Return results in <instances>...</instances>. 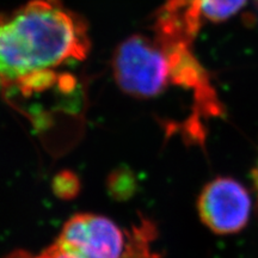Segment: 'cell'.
Returning <instances> with one entry per match:
<instances>
[{
	"instance_id": "277c9868",
	"label": "cell",
	"mask_w": 258,
	"mask_h": 258,
	"mask_svg": "<svg viewBox=\"0 0 258 258\" xmlns=\"http://www.w3.org/2000/svg\"><path fill=\"white\" fill-rule=\"evenodd\" d=\"M201 221L221 235L239 233L246 227L252 211L247 189L232 177H218L202 189L198 201Z\"/></svg>"
},
{
	"instance_id": "6da1fadb",
	"label": "cell",
	"mask_w": 258,
	"mask_h": 258,
	"mask_svg": "<svg viewBox=\"0 0 258 258\" xmlns=\"http://www.w3.org/2000/svg\"><path fill=\"white\" fill-rule=\"evenodd\" d=\"M88 27L61 0H30L0 15V86L41 91L56 80L55 70L88 56Z\"/></svg>"
},
{
	"instance_id": "ba28073f",
	"label": "cell",
	"mask_w": 258,
	"mask_h": 258,
	"mask_svg": "<svg viewBox=\"0 0 258 258\" xmlns=\"http://www.w3.org/2000/svg\"><path fill=\"white\" fill-rule=\"evenodd\" d=\"M253 180H254V184H256V188L258 191V160H257L256 167H254V170H253Z\"/></svg>"
},
{
	"instance_id": "3957f363",
	"label": "cell",
	"mask_w": 258,
	"mask_h": 258,
	"mask_svg": "<svg viewBox=\"0 0 258 258\" xmlns=\"http://www.w3.org/2000/svg\"><path fill=\"white\" fill-rule=\"evenodd\" d=\"M127 240L128 231L110 219L83 213L64 224L55 244L71 258H120Z\"/></svg>"
},
{
	"instance_id": "7a4b0ae2",
	"label": "cell",
	"mask_w": 258,
	"mask_h": 258,
	"mask_svg": "<svg viewBox=\"0 0 258 258\" xmlns=\"http://www.w3.org/2000/svg\"><path fill=\"white\" fill-rule=\"evenodd\" d=\"M112 69L117 85L138 98H153L175 86L172 49L157 37L134 35L122 42L115 51Z\"/></svg>"
},
{
	"instance_id": "5b68a950",
	"label": "cell",
	"mask_w": 258,
	"mask_h": 258,
	"mask_svg": "<svg viewBox=\"0 0 258 258\" xmlns=\"http://www.w3.org/2000/svg\"><path fill=\"white\" fill-rule=\"evenodd\" d=\"M154 227L148 220H141L128 231V240L124 252L120 258H159L152 250Z\"/></svg>"
},
{
	"instance_id": "52a82bcc",
	"label": "cell",
	"mask_w": 258,
	"mask_h": 258,
	"mask_svg": "<svg viewBox=\"0 0 258 258\" xmlns=\"http://www.w3.org/2000/svg\"><path fill=\"white\" fill-rule=\"evenodd\" d=\"M6 258H71L67 256L66 253H63L59 247L56 246V244L54 243L51 246L48 247L43 251V252L38 254V256H32V254L28 253L27 251H15V252L10 253Z\"/></svg>"
},
{
	"instance_id": "8992f818",
	"label": "cell",
	"mask_w": 258,
	"mask_h": 258,
	"mask_svg": "<svg viewBox=\"0 0 258 258\" xmlns=\"http://www.w3.org/2000/svg\"><path fill=\"white\" fill-rule=\"evenodd\" d=\"M247 0H196L202 22L221 23L240 11Z\"/></svg>"
}]
</instances>
